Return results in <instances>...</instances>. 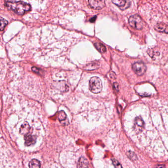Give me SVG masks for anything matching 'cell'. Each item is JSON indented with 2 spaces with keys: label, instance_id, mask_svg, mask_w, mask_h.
<instances>
[{
  "label": "cell",
  "instance_id": "cell-11",
  "mask_svg": "<svg viewBox=\"0 0 168 168\" xmlns=\"http://www.w3.org/2000/svg\"><path fill=\"white\" fill-rule=\"evenodd\" d=\"M135 126H136V128L139 129V130H141L144 126V121H143L142 117L140 116L136 117L135 119Z\"/></svg>",
  "mask_w": 168,
  "mask_h": 168
},
{
  "label": "cell",
  "instance_id": "cell-9",
  "mask_svg": "<svg viewBox=\"0 0 168 168\" xmlns=\"http://www.w3.org/2000/svg\"><path fill=\"white\" fill-rule=\"evenodd\" d=\"M155 30L159 32L168 34V25L163 23H159L155 25Z\"/></svg>",
  "mask_w": 168,
  "mask_h": 168
},
{
  "label": "cell",
  "instance_id": "cell-17",
  "mask_svg": "<svg viewBox=\"0 0 168 168\" xmlns=\"http://www.w3.org/2000/svg\"><path fill=\"white\" fill-rule=\"evenodd\" d=\"M112 162L115 168H122V165L115 159H113Z\"/></svg>",
  "mask_w": 168,
  "mask_h": 168
},
{
  "label": "cell",
  "instance_id": "cell-2",
  "mask_svg": "<svg viewBox=\"0 0 168 168\" xmlns=\"http://www.w3.org/2000/svg\"><path fill=\"white\" fill-rule=\"evenodd\" d=\"M89 90L91 92L98 94L101 92L103 88L102 82L100 78L97 77H91L89 80Z\"/></svg>",
  "mask_w": 168,
  "mask_h": 168
},
{
  "label": "cell",
  "instance_id": "cell-7",
  "mask_svg": "<svg viewBox=\"0 0 168 168\" xmlns=\"http://www.w3.org/2000/svg\"><path fill=\"white\" fill-rule=\"evenodd\" d=\"M24 140H25V144L26 146L29 147L32 144H35L36 143V137L34 135H32L31 134H28V135L24 136Z\"/></svg>",
  "mask_w": 168,
  "mask_h": 168
},
{
  "label": "cell",
  "instance_id": "cell-13",
  "mask_svg": "<svg viewBox=\"0 0 168 168\" xmlns=\"http://www.w3.org/2000/svg\"><path fill=\"white\" fill-rule=\"evenodd\" d=\"M100 63L98 62L94 61L93 62L90 63L86 66V70H96L99 68Z\"/></svg>",
  "mask_w": 168,
  "mask_h": 168
},
{
  "label": "cell",
  "instance_id": "cell-5",
  "mask_svg": "<svg viewBox=\"0 0 168 168\" xmlns=\"http://www.w3.org/2000/svg\"><path fill=\"white\" fill-rule=\"evenodd\" d=\"M112 2L122 11L129 8L131 6V2L130 1H124V0H114L112 1Z\"/></svg>",
  "mask_w": 168,
  "mask_h": 168
},
{
  "label": "cell",
  "instance_id": "cell-19",
  "mask_svg": "<svg viewBox=\"0 0 168 168\" xmlns=\"http://www.w3.org/2000/svg\"><path fill=\"white\" fill-rule=\"evenodd\" d=\"M119 83L117 82H114V88L116 91H119Z\"/></svg>",
  "mask_w": 168,
  "mask_h": 168
},
{
  "label": "cell",
  "instance_id": "cell-6",
  "mask_svg": "<svg viewBox=\"0 0 168 168\" xmlns=\"http://www.w3.org/2000/svg\"><path fill=\"white\" fill-rule=\"evenodd\" d=\"M88 2L91 7L94 10H101L105 6V2L104 1L90 0Z\"/></svg>",
  "mask_w": 168,
  "mask_h": 168
},
{
  "label": "cell",
  "instance_id": "cell-8",
  "mask_svg": "<svg viewBox=\"0 0 168 168\" xmlns=\"http://www.w3.org/2000/svg\"><path fill=\"white\" fill-rule=\"evenodd\" d=\"M32 129L30 127V125L27 122H24L20 128V134L22 135H25L30 134Z\"/></svg>",
  "mask_w": 168,
  "mask_h": 168
},
{
  "label": "cell",
  "instance_id": "cell-1",
  "mask_svg": "<svg viewBox=\"0 0 168 168\" xmlns=\"http://www.w3.org/2000/svg\"><path fill=\"white\" fill-rule=\"evenodd\" d=\"M5 6L9 10L21 16L30 11L31 8L29 4L23 1H6Z\"/></svg>",
  "mask_w": 168,
  "mask_h": 168
},
{
  "label": "cell",
  "instance_id": "cell-14",
  "mask_svg": "<svg viewBox=\"0 0 168 168\" xmlns=\"http://www.w3.org/2000/svg\"><path fill=\"white\" fill-rule=\"evenodd\" d=\"M94 46L101 53H105L107 51V49L105 48V46L101 43H95L94 44Z\"/></svg>",
  "mask_w": 168,
  "mask_h": 168
},
{
  "label": "cell",
  "instance_id": "cell-18",
  "mask_svg": "<svg viewBox=\"0 0 168 168\" xmlns=\"http://www.w3.org/2000/svg\"><path fill=\"white\" fill-rule=\"evenodd\" d=\"M128 156L129 158L132 160H136L137 159V156L133 152L129 151L128 152Z\"/></svg>",
  "mask_w": 168,
  "mask_h": 168
},
{
  "label": "cell",
  "instance_id": "cell-3",
  "mask_svg": "<svg viewBox=\"0 0 168 168\" xmlns=\"http://www.w3.org/2000/svg\"><path fill=\"white\" fill-rule=\"evenodd\" d=\"M129 23L132 27L137 30H142L143 28V21L141 17L138 15L131 16L129 19Z\"/></svg>",
  "mask_w": 168,
  "mask_h": 168
},
{
  "label": "cell",
  "instance_id": "cell-15",
  "mask_svg": "<svg viewBox=\"0 0 168 168\" xmlns=\"http://www.w3.org/2000/svg\"><path fill=\"white\" fill-rule=\"evenodd\" d=\"M67 118V115L66 113L63 110H61L58 113V119L59 121H64Z\"/></svg>",
  "mask_w": 168,
  "mask_h": 168
},
{
  "label": "cell",
  "instance_id": "cell-4",
  "mask_svg": "<svg viewBox=\"0 0 168 168\" xmlns=\"http://www.w3.org/2000/svg\"><path fill=\"white\" fill-rule=\"evenodd\" d=\"M133 71L138 76H142L147 71V68L146 64L142 62H137L132 66Z\"/></svg>",
  "mask_w": 168,
  "mask_h": 168
},
{
  "label": "cell",
  "instance_id": "cell-16",
  "mask_svg": "<svg viewBox=\"0 0 168 168\" xmlns=\"http://www.w3.org/2000/svg\"><path fill=\"white\" fill-rule=\"evenodd\" d=\"M8 24V21L7 20L2 18V17H1V26H0V29L1 31H2L4 30L5 27L7 26Z\"/></svg>",
  "mask_w": 168,
  "mask_h": 168
},
{
  "label": "cell",
  "instance_id": "cell-21",
  "mask_svg": "<svg viewBox=\"0 0 168 168\" xmlns=\"http://www.w3.org/2000/svg\"><path fill=\"white\" fill-rule=\"evenodd\" d=\"M165 166L164 165H159L157 166H155L154 168H165Z\"/></svg>",
  "mask_w": 168,
  "mask_h": 168
},
{
  "label": "cell",
  "instance_id": "cell-22",
  "mask_svg": "<svg viewBox=\"0 0 168 168\" xmlns=\"http://www.w3.org/2000/svg\"><path fill=\"white\" fill-rule=\"evenodd\" d=\"M96 18H97V16H96L93 17L92 18H91V19H90V21L91 22H94L95 21V19H96Z\"/></svg>",
  "mask_w": 168,
  "mask_h": 168
},
{
  "label": "cell",
  "instance_id": "cell-20",
  "mask_svg": "<svg viewBox=\"0 0 168 168\" xmlns=\"http://www.w3.org/2000/svg\"><path fill=\"white\" fill-rule=\"evenodd\" d=\"M32 71L34 72H36V73H40V69H38V68H37V67H33L32 68Z\"/></svg>",
  "mask_w": 168,
  "mask_h": 168
},
{
  "label": "cell",
  "instance_id": "cell-12",
  "mask_svg": "<svg viewBox=\"0 0 168 168\" xmlns=\"http://www.w3.org/2000/svg\"><path fill=\"white\" fill-rule=\"evenodd\" d=\"M29 167L30 168H40V162L36 159H33L29 162Z\"/></svg>",
  "mask_w": 168,
  "mask_h": 168
},
{
  "label": "cell",
  "instance_id": "cell-10",
  "mask_svg": "<svg viewBox=\"0 0 168 168\" xmlns=\"http://www.w3.org/2000/svg\"><path fill=\"white\" fill-rule=\"evenodd\" d=\"M88 166L89 163L87 159L83 157H82L79 159L77 164L78 168H88Z\"/></svg>",
  "mask_w": 168,
  "mask_h": 168
}]
</instances>
